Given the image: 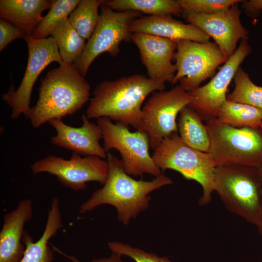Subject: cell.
Segmentation results:
<instances>
[{
	"instance_id": "6da1fadb",
	"label": "cell",
	"mask_w": 262,
	"mask_h": 262,
	"mask_svg": "<svg viewBox=\"0 0 262 262\" xmlns=\"http://www.w3.org/2000/svg\"><path fill=\"white\" fill-rule=\"evenodd\" d=\"M106 161V180L103 187L94 191L81 206L80 213L90 212L101 205H110L116 209L118 220L127 225L131 219L148 209L150 193L173 182L164 172L151 180H134L125 171L121 160L109 152Z\"/></svg>"
},
{
	"instance_id": "7a4b0ae2",
	"label": "cell",
	"mask_w": 262,
	"mask_h": 262,
	"mask_svg": "<svg viewBox=\"0 0 262 262\" xmlns=\"http://www.w3.org/2000/svg\"><path fill=\"white\" fill-rule=\"evenodd\" d=\"M164 83L141 74L103 81L94 89L86 115L89 119L107 117L139 130L143 102L150 94L164 90Z\"/></svg>"
},
{
	"instance_id": "3957f363",
	"label": "cell",
	"mask_w": 262,
	"mask_h": 262,
	"mask_svg": "<svg viewBox=\"0 0 262 262\" xmlns=\"http://www.w3.org/2000/svg\"><path fill=\"white\" fill-rule=\"evenodd\" d=\"M90 86L73 64L65 63L42 79L38 99L27 118L34 128L72 115L90 100Z\"/></svg>"
},
{
	"instance_id": "277c9868",
	"label": "cell",
	"mask_w": 262,
	"mask_h": 262,
	"mask_svg": "<svg viewBox=\"0 0 262 262\" xmlns=\"http://www.w3.org/2000/svg\"><path fill=\"white\" fill-rule=\"evenodd\" d=\"M214 191L229 212L258 225L262 209V173L259 168L235 164L217 166Z\"/></svg>"
},
{
	"instance_id": "5b68a950",
	"label": "cell",
	"mask_w": 262,
	"mask_h": 262,
	"mask_svg": "<svg viewBox=\"0 0 262 262\" xmlns=\"http://www.w3.org/2000/svg\"><path fill=\"white\" fill-rule=\"evenodd\" d=\"M152 158L162 171L174 170L185 179L199 183L203 190L199 205H206L211 201L217 166L208 153L191 147L174 133L163 139L154 149Z\"/></svg>"
},
{
	"instance_id": "8992f818",
	"label": "cell",
	"mask_w": 262,
	"mask_h": 262,
	"mask_svg": "<svg viewBox=\"0 0 262 262\" xmlns=\"http://www.w3.org/2000/svg\"><path fill=\"white\" fill-rule=\"evenodd\" d=\"M210 140L208 154L216 166L235 164L259 168L262 165V129L237 128L217 118L207 120Z\"/></svg>"
},
{
	"instance_id": "52a82bcc",
	"label": "cell",
	"mask_w": 262,
	"mask_h": 262,
	"mask_svg": "<svg viewBox=\"0 0 262 262\" xmlns=\"http://www.w3.org/2000/svg\"><path fill=\"white\" fill-rule=\"evenodd\" d=\"M97 124L102 131L104 148L107 152L114 148L119 151L127 174L142 177L147 173L157 177L163 172L150 155L149 138L145 131L131 132L129 126L119 122L114 123L107 117L98 118Z\"/></svg>"
},
{
	"instance_id": "ba28073f",
	"label": "cell",
	"mask_w": 262,
	"mask_h": 262,
	"mask_svg": "<svg viewBox=\"0 0 262 262\" xmlns=\"http://www.w3.org/2000/svg\"><path fill=\"white\" fill-rule=\"evenodd\" d=\"M98 23L79 59L73 64L85 77L89 66L100 54L108 52L115 57L123 41H131V26L141 13L135 11H115L104 3L100 6Z\"/></svg>"
},
{
	"instance_id": "9c48e42d",
	"label": "cell",
	"mask_w": 262,
	"mask_h": 262,
	"mask_svg": "<svg viewBox=\"0 0 262 262\" xmlns=\"http://www.w3.org/2000/svg\"><path fill=\"white\" fill-rule=\"evenodd\" d=\"M174 58L177 71L171 83L179 82L187 92L198 88L228 59L215 43L190 40L177 42Z\"/></svg>"
},
{
	"instance_id": "30bf717a",
	"label": "cell",
	"mask_w": 262,
	"mask_h": 262,
	"mask_svg": "<svg viewBox=\"0 0 262 262\" xmlns=\"http://www.w3.org/2000/svg\"><path fill=\"white\" fill-rule=\"evenodd\" d=\"M24 39L28 49L24 76L16 90L11 86L2 96L3 100L12 110L10 117L13 119H18L21 114L27 118L31 108L30 100L33 85L46 67L53 62H57L60 66L65 64L53 37L37 39L32 36H26Z\"/></svg>"
},
{
	"instance_id": "8fae6325",
	"label": "cell",
	"mask_w": 262,
	"mask_h": 262,
	"mask_svg": "<svg viewBox=\"0 0 262 262\" xmlns=\"http://www.w3.org/2000/svg\"><path fill=\"white\" fill-rule=\"evenodd\" d=\"M192 100L189 93L180 85L168 91L152 93L142 107V120L139 130L145 131L150 147L154 149L165 138L177 133V115Z\"/></svg>"
},
{
	"instance_id": "7c38bea8",
	"label": "cell",
	"mask_w": 262,
	"mask_h": 262,
	"mask_svg": "<svg viewBox=\"0 0 262 262\" xmlns=\"http://www.w3.org/2000/svg\"><path fill=\"white\" fill-rule=\"evenodd\" d=\"M34 174L48 173L56 177L65 187L74 191L84 190L86 183L97 181L103 185L108 173L106 161L97 156L81 155L73 152L70 159L48 155L31 166Z\"/></svg>"
},
{
	"instance_id": "4fadbf2b",
	"label": "cell",
	"mask_w": 262,
	"mask_h": 262,
	"mask_svg": "<svg viewBox=\"0 0 262 262\" xmlns=\"http://www.w3.org/2000/svg\"><path fill=\"white\" fill-rule=\"evenodd\" d=\"M251 52L247 39L241 42L217 74L206 84L188 92L192 98L188 106L206 120L217 117L219 110L227 100L226 93L241 64Z\"/></svg>"
},
{
	"instance_id": "5bb4252c",
	"label": "cell",
	"mask_w": 262,
	"mask_h": 262,
	"mask_svg": "<svg viewBox=\"0 0 262 262\" xmlns=\"http://www.w3.org/2000/svg\"><path fill=\"white\" fill-rule=\"evenodd\" d=\"M238 4L216 13L192 14L183 17L189 23L199 28L210 37H212L215 43L229 58L237 49L239 40L248 39V32L241 23V11Z\"/></svg>"
},
{
	"instance_id": "9a60e30c",
	"label": "cell",
	"mask_w": 262,
	"mask_h": 262,
	"mask_svg": "<svg viewBox=\"0 0 262 262\" xmlns=\"http://www.w3.org/2000/svg\"><path fill=\"white\" fill-rule=\"evenodd\" d=\"M131 41L138 48L141 61L148 77L164 82H172L177 71L172 63L177 42L152 34L134 33Z\"/></svg>"
},
{
	"instance_id": "2e32d148",
	"label": "cell",
	"mask_w": 262,
	"mask_h": 262,
	"mask_svg": "<svg viewBox=\"0 0 262 262\" xmlns=\"http://www.w3.org/2000/svg\"><path fill=\"white\" fill-rule=\"evenodd\" d=\"M81 119L82 125L78 128L67 125L61 119L49 120L56 131V135L51 138L52 144L80 155L106 158L107 152L99 144L102 138L101 129L90 121L86 115H82Z\"/></svg>"
},
{
	"instance_id": "e0dca14e",
	"label": "cell",
	"mask_w": 262,
	"mask_h": 262,
	"mask_svg": "<svg viewBox=\"0 0 262 262\" xmlns=\"http://www.w3.org/2000/svg\"><path fill=\"white\" fill-rule=\"evenodd\" d=\"M33 211L32 201L25 199L4 215L0 232V262L21 261L26 248L23 243L24 228L32 218Z\"/></svg>"
},
{
	"instance_id": "ac0fdd59",
	"label": "cell",
	"mask_w": 262,
	"mask_h": 262,
	"mask_svg": "<svg viewBox=\"0 0 262 262\" xmlns=\"http://www.w3.org/2000/svg\"><path fill=\"white\" fill-rule=\"evenodd\" d=\"M132 33H144L178 42L190 40L198 42L209 41L210 36L196 26L185 24L170 15L148 16L134 19L131 26Z\"/></svg>"
},
{
	"instance_id": "d6986e66",
	"label": "cell",
	"mask_w": 262,
	"mask_h": 262,
	"mask_svg": "<svg viewBox=\"0 0 262 262\" xmlns=\"http://www.w3.org/2000/svg\"><path fill=\"white\" fill-rule=\"evenodd\" d=\"M48 0H0V17L33 36L43 19L42 13L51 7Z\"/></svg>"
},
{
	"instance_id": "ffe728a7",
	"label": "cell",
	"mask_w": 262,
	"mask_h": 262,
	"mask_svg": "<svg viewBox=\"0 0 262 262\" xmlns=\"http://www.w3.org/2000/svg\"><path fill=\"white\" fill-rule=\"evenodd\" d=\"M63 227L62 214L59 206V200L53 197L49 209L48 217L44 230L36 242L25 230L23 243L25 251L20 262H52L53 249L49 245V239L56 235Z\"/></svg>"
},
{
	"instance_id": "44dd1931",
	"label": "cell",
	"mask_w": 262,
	"mask_h": 262,
	"mask_svg": "<svg viewBox=\"0 0 262 262\" xmlns=\"http://www.w3.org/2000/svg\"><path fill=\"white\" fill-rule=\"evenodd\" d=\"M178 126L179 135L185 143L198 150L208 153L210 140L206 127L188 106L180 112Z\"/></svg>"
},
{
	"instance_id": "7402d4cb",
	"label": "cell",
	"mask_w": 262,
	"mask_h": 262,
	"mask_svg": "<svg viewBox=\"0 0 262 262\" xmlns=\"http://www.w3.org/2000/svg\"><path fill=\"white\" fill-rule=\"evenodd\" d=\"M63 62L74 64L81 57L85 47V40L70 23L68 17L62 19L51 32Z\"/></svg>"
},
{
	"instance_id": "603a6c76",
	"label": "cell",
	"mask_w": 262,
	"mask_h": 262,
	"mask_svg": "<svg viewBox=\"0 0 262 262\" xmlns=\"http://www.w3.org/2000/svg\"><path fill=\"white\" fill-rule=\"evenodd\" d=\"M215 118L234 127L257 129L260 128L262 124V110L250 105L227 100L220 108Z\"/></svg>"
},
{
	"instance_id": "cb8c5ba5",
	"label": "cell",
	"mask_w": 262,
	"mask_h": 262,
	"mask_svg": "<svg viewBox=\"0 0 262 262\" xmlns=\"http://www.w3.org/2000/svg\"><path fill=\"white\" fill-rule=\"evenodd\" d=\"M104 4L115 11H135L149 16L182 13L178 0H105Z\"/></svg>"
},
{
	"instance_id": "d4e9b609",
	"label": "cell",
	"mask_w": 262,
	"mask_h": 262,
	"mask_svg": "<svg viewBox=\"0 0 262 262\" xmlns=\"http://www.w3.org/2000/svg\"><path fill=\"white\" fill-rule=\"evenodd\" d=\"M105 0H81L70 14L69 20L78 33L85 40L92 35L99 21L98 8Z\"/></svg>"
},
{
	"instance_id": "484cf974",
	"label": "cell",
	"mask_w": 262,
	"mask_h": 262,
	"mask_svg": "<svg viewBox=\"0 0 262 262\" xmlns=\"http://www.w3.org/2000/svg\"><path fill=\"white\" fill-rule=\"evenodd\" d=\"M235 87L227 96V100L250 105L262 110V87L254 84L240 67L234 77Z\"/></svg>"
},
{
	"instance_id": "4316f807",
	"label": "cell",
	"mask_w": 262,
	"mask_h": 262,
	"mask_svg": "<svg viewBox=\"0 0 262 262\" xmlns=\"http://www.w3.org/2000/svg\"><path fill=\"white\" fill-rule=\"evenodd\" d=\"M80 0H53L48 13L43 19L32 36L37 39L49 37L53 29L63 19L68 17L76 8Z\"/></svg>"
},
{
	"instance_id": "83f0119b",
	"label": "cell",
	"mask_w": 262,
	"mask_h": 262,
	"mask_svg": "<svg viewBox=\"0 0 262 262\" xmlns=\"http://www.w3.org/2000/svg\"><path fill=\"white\" fill-rule=\"evenodd\" d=\"M183 16L192 14H211L229 9L243 0H178Z\"/></svg>"
},
{
	"instance_id": "f1b7e54d",
	"label": "cell",
	"mask_w": 262,
	"mask_h": 262,
	"mask_svg": "<svg viewBox=\"0 0 262 262\" xmlns=\"http://www.w3.org/2000/svg\"><path fill=\"white\" fill-rule=\"evenodd\" d=\"M108 246L112 252L120 256L123 255L130 257L135 262H173L166 257H159L154 254L117 241L109 242Z\"/></svg>"
},
{
	"instance_id": "f546056e",
	"label": "cell",
	"mask_w": 262,
	"mask_h": 262,
	"mask_svg": "<svg viewBox=\"0 0 262 262\" xmlns=\"http://www.w3.org/2000/svg\"><path fill=\"white\" fill-rule=\"evenodd\" d=\"M27 36L21 29L10 22L0 19V51L3 50L7 46L14 40L23 38Z\"/></svg>"
},
{
	"instance_id": "4dcf8cb0",
	"label": "cell",
	"mask_w": 262,
	"mask_h": 262,
	"mask_svg": "<svg viewBox=\"0 0 262 262\" xmlns=\"http://www.w3.org/2000/svg\"><path fill=\"white\" fill-rule=\"evenodd\" d=\"M54 251L63 255L65 257L69 259L72 262H81L76 257L73 255H69L59 249L56 246L51 244H49ZM121 256L119 254L112 252L111 256L108 258H102L94 259L92 262H123L121 259Z\"/></svg>"
},
{
	"instance_id": "1f68e13d",
	"label": "cell",
	"mask_w": 262,
	"mask_h": 262,
	"mask_svg": "<svg viewBox=\"0 0 262 262\" xmlns=\"http://www.w3.org/2000/svg\"><path fill=\"white\" fill-rule=\"evenodd\" d=\"M243 7L247 11H255L262 10V0L243 1Z\"/></svg>"
},
{
	"instance_id": "d6a6232c",
	"label": "cell",
	"mask_w": 262,
	"mask_h": 262,
	"mask_svg": "<svg viewBox=\"0 0 262 262\" xmlns=\"http://www.w3.org/2000/svg\"><path fill=\"white\" fill-rule=\"evenodd\" d=\"M256 227H257L259 232L262 236V209L261 214L260 218L259 220V222L258 225Z\"/></svg>"
},
{
	"instance_id": "836d02e7",
	"label": "cell",
	"mask_w": 262,
	"mask_h": 262,
	"mask_svg": "<svg viewBox=\"0 0 262 262\" xmlns=\"http://www.w3.org/2000/svg\"><path fill=\"white\" fill-rule=\"evenodd\" d=\"M259 169H260V171L262 172V165L260 167H259Z\"/></svg>"
},
{
	"instance_id": "e575fe53",
	"label": "cell",
	"mask_w": 262,
	"mask_h": 262,
	"mask_svg": "<svg viewBox=\"0 0 262 262\" xmlns=\"http://www.w3.org/2000/svg\"><path fill=\"white\" fill-rule=\"evenodd\" d=\"M260 128L262 129V124L261 125Z\"/></svg>"
}]
</instances>
